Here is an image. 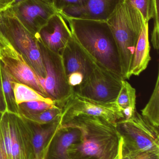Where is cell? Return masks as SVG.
Masks as SVG:
<instances>
[{
  "label": "cell",
  "instance_id": "30bf717a",
  "mask_svg": "<svg viewBox=\"0 0 159 159\" xmlns=\"http://www.w3.org/2000/svg\"><path fill=\"white\" fill-rule=\"evenodd\" d=\"M9 9L36 38L41 29L58 12L52 4L44 0H25Z\"/></svg>",
  "mask_w": 159,
  "mask_h": 159
},
{
  "label": "cell",
  "instance_id": "1f68e13d",
  "mask_svg": "<svg viewBox=\"0 0 159 159\" xmlns=\"http://www.w3.org/2000/svg\"><path fill=\"white\" fill-rule=\"evenodd\" d=\"M120 159H132V157L129 155H122V157Z\"/></svg>",
  "mask_w": 159,
  "mask_h": 159
},
{
  "label": "cell",
  "instance_id": "5bb4252c",
  "mask_svg": "<svg viewBox=\"0 0 159 159\" xmlns=\"http://www.w3.org/2000/svg\"><path fill=\"white\" fill-rule=\"evenodd\" d=\"M123 0H87L84 4L67 7L58 12L65 16L82 19L106 20Z\"/></svg>",
  "mask_w": 159,
  "mask_h": 159
},
{
  "label": "cell",
  "instance_id": "cb8c5ba5",
  "mask_svg": "<svg viewBox=\"0 0 159 159\" xmlns=\"http://www.w3.org/2000/svg\"><path fill=\"white\" fill-rule=\"evenodd\" d=\"M0 159H13L10 140L3 118L0 115Z\"/></svg>",
  "mask_w": 159,
  "mask_h": 159
},
{
  "label": "cell",
  "instance_id": "ba28073f",
  "mask_svg": "<svg viewBox=\"0 0 159 159\" xmlns=\"http://www.w3.org/2000/svg\"><path fill=\"white\" fill-rule=\"evenodd\" d=\"M60 55L68 83L75 93L90 76L95 63L72 35Z\"/></svg>",
  "mask_w": 159,
  "mask_h": 159
},
{
  "label": "cell",
  "instance_id": "83f0119b",
  "mask_svg": "<svg viewBox=\"0 0 159 159\" xmlns=\"http://www.w3.org/2000/svg\"><path fill=\"white\" fill-rule=\"evenodd\" d=\"M3 11H4L0 10V47L7 46L11 44L10 42L6 38L3 31L2 14Z\"/></svg>",
  "mask_w": 159,
  "mask_h": 159
},
{
  "label": "cell",
  "instance_id": "d6a6232c",
  "mask_svg": "<svg viewBox=\"0 0 159 159\" xmlns=\"http://www.w3.org/2000/svg\"><path fill=\"white\" fill-rule=\"evenodd\" d=\"M44 1H46V2H48L52 4H53V0H44Z\"/></svg>",
  "mask_w": 159,
  "mask_h": 159
},
{
  "label": "cell",
  "instance_id": "4fadbf2b",
  "mask_svg": "<svg viewBox=\"0 0 159 159\" xmlns=\"http://www.w3.org/2000/svg\"><path fill=\"white\" fill-rule=\"evenodd\" d=\"M72 37L68 23L61 14L58 12L41 29L37 39L49 50L60 55Z\"/></svg>",
  "mask_w": 159,
  "mask_h": 159
},
{
  "label": "cell",
  "instance_id": "4316f807",
  "mask_svg": "<svg viewBox=\"0 0 159 159\" xmlns=\"http://www.w3.org/2000/svg\"><path fill=\"white\" fill-rule=\"evenodd\" d=\"M132 159H159V152H146L132 157Z\"/></svg>",
  "mask_w": 159,
  "mask_h": 159
},
{
  "label": "cell",
  "instance_id": "52a82bcc",
  "mask_svg": "<svg viewBox=\"0 0 159 159\" xmlns=\"http://www.w3.org/2000/svg\"><path fill=\"white\" fill-rule=\"evenodd\" d=\"M122 80L95 63L90 76L74 93L98 103H114L121 89Z\"/></svg>",
  "mask_w": 159,
  "mask_h": 159
},
{
  "label": "cell",
  "instance_id": "f546056e",
  "mask_svg": "<svg viewBox=\"0 0 159 159\" xmlns=\"http://www.w3.org/2000/svg\"><path fill=\"white\" fill-rule=\"evenodd\" d=\"M10 0H0V10L5 11L10 8Z\"/></svg>",
  "mask_w": 159,
  "mask_h": 159
},
{
  "label": "cell",
  "instance_id": "8fae6325",
  "mask_svg": "<svg viewBox=\"0 0 159 159\" xmlns=\"http://www.w3.org/2000/svg\"><path fill=\"white\" fill-rule=\"evenodd\" d=\"M1 115L8 131L13 159H35L28 121L20 115L7 111Z\"/></svg>",
  "mask_w": 159,
  "mask_h": 159
},
{
  "label": "cell",
  "instance_id": "2e32d148",
  "mask_svg": "<svg viewBox=\"0 0 159 159\" xmlns=\"http://www.w3.org/2000/svg\"><path fill=\"white\" fill-rule=\"evenodd\" d=\"M28 122L31 131L32 144L35 159H45L50 141L60 127L61 116L45 125H39L30 121Z\"/></svg>",
  "mask_w": 159,
  "mask_h": 159
},
{
  "label": "cell",
  "instance_id": "3957f363",
  "mask_svg": "<svg viewBox=\"0 0 159 159\" xmlns=\"http://www.w3.org/2000/svg\"><path fill=\"white\" fill-rule=\"evenodd\" d=\"M116 43L124 80L129 79L136 44L146 23L139 10L126 0L118 4L106 20Z\"/></svg>",
  "mask_w": 159,
  "mask_h": 159
},
{
  "label": "cell",
  "instance_id": "277c9868",
  "mask_svg": "<svg viewBox=\"0 0 159 159\" xmlns=\"http://www.w3.org/2000/svg\"><path fill=\"white\" fill-rule=\"evenodd\" d=\"M116 128L122 138V155L159 152V128L137 111L130 118L118 120Z\"/></svg>",
  "mask_w": 159,
  "mask_h": 159
},
{
  "label": "cell",
  "instance_id": "9a60e30c",
  "mask_svg": "<svg viewBox=\"0 0 159 159\" xmlns=\"http://www.w3.org/2000/svg\"><path fill=\"white\" fill-rule=\"evenodd\" d=\"M82 138V130L72 125L60 126L48 148L45 159H70L69 150Z\"/></svg>",
  "mask_w": 159,
  "mask_h": 159
},
{
  "label": "cell",
  "instance_id": "6da1fadb",
  "mask_svg": "<svg viewBox=\"0 0 159 159\" xmlns=\"http://www.w3.org/2000/svg\"><path fill=\"white\" fill-rule=\"evenodd\" d=\"M75 126L82 132L81 141L69 150L70 159H120L122 140L116 124L101 117L81 115L63 125Z\"/></svg>",
  "mask_w": 159,
  "mask_h": 159
},
{
  "label": "cell",
  "instance_id": "ac0fdd59",
  "mask_svg": "<svg viewBox=\"0 0 159 159\" xmlns=\"http://www.w3.org/2000/svg\"><path fill=\"white\" fill-rule=\"evenodd\" d=\"M136 90L126 80H122L121 89L115 103L120 110L125 119L133 116L136 109Z\"/></svg>",
  "mask_w": 159,
  "mask_h": 159
},
{
  "label": "cell",
  "instance_id": "5b68a950",
  "mask_svg": "<svg viewBox=\"0 0 159 159\" xmlns=\"http://www.w3.org/2000/svg\"><path fill=\"white\" fill-rule=\"evenodd\" d=\"M3 31L6 38L33 70L39 81L46 72L37 38L19 21L9 8L2 14Z\"/></svg>",
  "mask_w": 159,
  "mask_h": 159
},
{
  "label": "cell",
  "instance_id": "9c48e42d",
  "mask_svg": "<svg viewBox=\"0 0 159 159\" xmlns=\"http://www.w3.org/2000/svg\"><path fill=\"white\" fill-rule=\"evenodd\" d=\"M61 125L72 118L79 115L101 117L114 124L124 118L115 103H98L77 96L74 93L63 107Z\"/></svg>",
  "mask_w": 159,
  "mask_h": 159
},
{
  "label": "cell",
  "instance_id": "7c38bea8",
  "mask_svg": "<svg viewBox=\"0 0 159 159\" xmlns=\"http://www.w3.org/2000/svg\"><path fill=\"white\" fill-rule=\"evenodd\" d=\"M0 61L17 82L28 85L48 97L33 70L12 44L0 47Z\"/></svg>",
  "mask_w": 159,
  "mask_h": 159
},
{
  "label": "cell",
  "instance_id": "484cf974",
  "mask_svg": "<svg viewBox=\"0 0 159 159\" xmlns=\"http://www.w3.org/2000/svg\"><path fill=\"white\" fill-rule=\"evenodd\" d=\"M87 0H53V5L58 12L72 6L84 4Z\"/></svg>",
  "mask_w": 159,
  "mask_h": 159
},
{
  "label": "cell",
  "instance_id": "44dd1931",
  "mask_svg": "<svg viewBox=\"0 0 159 159\" xmlns=\"http://www.w3.org/2000/svg\"><path fill=\"white\" fill-rule=\"evenodd\" d=\"M140 11L146 22L154 19V27L159 28V0H126ZM153 27V28H154Z\"/></svg>",
  "mask_w": 159,
  "mask_h": 159
},
{
  "label": "cell",
  "instance_id": "4dcf8cb0",
  "mask_svg": "<svg viewBox=\"0 0 159 159\" xmlns=\"http://www.w3.org/2000/svg\"><path fill=\"white\" fill-rule=\"evenodd\" d=\"M24 1H25V0H10L9 6H10V7H12Z\"/></svg>",
  "mask_w": 159,
  "mask_h": 159
},
{
  "label": "cell",
  "instance_id": "ffe728a7",
  "mask_svg": "<svg viewBox=\"0 0 159 159\" xmlns=\"http://www.w3.org/2000/svg\"><path fill=\"white\" fill-rule=\"evenodd\" d=\"M13 89L15 100L18 105L22 103L32 101L47 102L56 104L50 98L45 97L31 87L25 84L14 82Z\"/></svg>",
  "mask_w": 159,
  "mask_h": 159
},
{
  "label": "cell",
  "instance_id": "7a4b0ae2",
  "mask_svg": "<svg viewBox=\"0 0 159 159\" xmlns=\"http://www.w3.org/2000/svg\"><path fill=\"white\" fill-rule=\"evenodd\" d=\"M62 16L68 23L75 40L93 61L124 80L118 48L106 20Z\"/></svg>",
  "mask_w": 159,
  "mask_h": 159
},
{
  "label": "cell",
  "instance_id": "d4e9b609",
  "mask_svg": "<svg viewBox=\"0 0 159 159\" xmlns=\"http://www.w3.org/2000/svg\"><path fill=\"white\" fill-rule=\"evenodd\" d=\"M20 115L36 114L56 106L54 103L40 101H32L20 104L18 105Z\"/></svg>",
  "mask_w": 159,
  "mask_h": 159
},
{
  "label": "cell",
  "instance_id": "7402d4cb",
  "mask_svg": "<svg viewBox=\"0 0 159 159\" xmlns=\"http://www.w3.org/2000/svg\"><path fill=\"white\" fill-rule=\"evenodd\" d=\"M159 73L152 95L145 107L142 110V115L152 125L159 128Z\"/></svg>",
  "mask_w": 159,
  "mask_h": 159
},
{
  "label": "cell",
  "instance_id": "e0dca14e",
  "mask_svg": "<svg viewBox=\"0 0 159 159\" xmlns=\"http://www.w3.org/2000/svg\"><path fill=\"white\" fill-rule=\"evenodd\" d=\"M148 23L144 25L139 35L133 58L129 77L138 76L146 70L151 60L150 55Z\"/></svg>",
  "mask_w": 159,
  "mask_h": 159
},
{
  "label": "cell",
  "instance_id": "f1b7e54d",
  "mask_svg": "<svg viewBox=\"0 0 159 159\" xmlns=\"http://www.w3.org/2000/svg\"><path fill=\"white\" fill-rule=\"evenodd\" d=\"M7 111L6 104L5 100L2 85V77L0 70V115L2 114Z\"/></svg>",
  "mask_w": 159,
  "mask_h": 159
},
{
  "label": "cell",
  "instance_id": "8992f818",
  "mask_svg": "<svg viewBox=\"0 0 159 159\" xmlns=\"http://www.w3.org/2000/svg\"><path fill=\"white\" fill-rule=\"evenodd\" d=\"M46 75L41 82L48 97L62 108L66 101L74 93L68 83L61 57L49 50L38 41Z\"/></svg>",
  "mask_w": 159,
  "mask_h": 159
},
{
  "label": "cell",
  "instance_id": "603a6c76",
  "mask_svg": "<svg viewBox=\"0 0 159 159\" xmlns=\"http://www.w3.org/2000/svg\"><path fill=\"white\" fill-rule=\"evenodd\" d=\"M62 109L56 106L40 113L36 114L21 115L27 121L39 125H45L54 121L59 117L61 116Z\"/></svg>",
  "mask_w": 159,
  "mask_h": 159
},
{
  "label": "cell",
  "instance_id": "d6986e66",
  "mask_svg": "<svg viewBox=\"0 0 159 159\" xmlns=\"http://www.w3.org/2000/svg\"><path fill=\"white\" fill-rule=\"evenodd\" d=\"M0 70L2 85L5 100L6 104L7 111L20 115L18 106L16 102L13 89V83L16 82L7 71L3 64L0 61Z\"/></svg>",
  "mask_w": 159,
  "mask_h": 159
}]
</instances>
